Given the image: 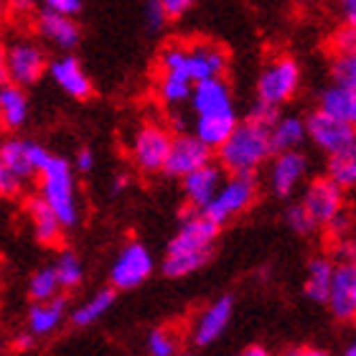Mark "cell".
Masks as SVG:
<instances>
[{
    "label": "cell",
    "instance_id": "1",
    "mask_svg": "<svg viewBox=\"0 0 356 356\" xmlns=\"http://www.w3.org/2000/svg\"><path fill=\"white\" fill-rule=\"evenodd\" d=\"M188 104L193 112L191 133L211 150L219 148L239 122L234 95L224 76L193 84Z\"/></svg>",
    "mask_w": 356,
    "mask_h": 356
},
{
    "label": "cell",
    "instance_id": "2",
    "mask_svg": "<svg viewBox=\"0 0 356 356\" xmlns=\"http://www.w3.org/2000/svg\"><path fill=\"white\" fill-rule=\"evenodd\" d=\"M216 237H219V227L209 216L191 209L181 219L176 234L165 247V257L163 265H161L165 277L178 280V277H186V275H193L196 270H201L211 260Z\"/></svg>",
    "mask_w": 356,
    "mask_h": 356
},
{
    "label": "cell",
    "instance_id": "3",
    "mask_svg": "<svg viewBox=\"0 0 356 356\" xmlns=\"http://www.w3.org/2000/svg\"><path fill=\"white\" fill-rule=\"evenodd\" d=\"M219 165L229 176H254L273 158L270 130L262 122L242 120L232 135L219 145Z\"/></svg>",
    "mask_w": 356,
    "mask_h": 356
},
{
    "label": "cell",
    "instance_id": "4",
    "mask_svg": "<svg viewBox=\"0 0 356 356\" xmlns=\"http://www.w3.org/2000/svg\"><path fill=\"white\" fill-rule=\"evenodd\" d=\"M38 196L51 207V211L59 216L64 229L74 227L79 222V199H76V181L74 168L67 158L49 156L46 163L38 168Z\"/></svg>",
    "mask_w": 356,
    "mask_h": 356
},
{
    "label": "cell",
    "instance_id": "5",
    "mask_svg": "<svg viewBox=\"0 0 356 356\" xmlns=\"http://www.w3.org/2000/svg\"><path fill=\"white\" fill-rule=\"evenodd\" d=\"M51 156L41 143L23 140V138H8L0 143V191L18 193L31 176H36L38 168Z\"/></svg>",
    "mask_w": 356,
    "mask_h": 356
},
{
    "label": "cell",
    "instance_id": "6",
    "mask_svg": "<svg viewBox=\"0 0 356 356\" xmlns=\"http://www.w3.org/2000/svg\"><path fill=\"white\" fill-rule=\"evenodd\" d=\"M303 82V72L293 56H275L267 61L265 69L257 76V102L270 104L275 110H280L282 104H288L298 95Z\"/></svg>",
    "mask_w": 356,
    "mask_h": 356
},
{
    "label": "cell",
    "instance_id": "7",
    "mask_svg": "<svg viewBox=\"0 0 356 356\" xmlns=\"http://www.w3.org/2000/svg\"><path fill=\"white\" fill-rule=\"evenodd\" d=\"M257 201V178L254 176H229L224 178L214 199L201 209V214L209 216L216 227L237 219Z\"/></svg>",
    "mask_w": 356,
    "mask_h": 356
},
{
    "label": "cell",
    "instance_id": "8",
    "mask_svg": "<svg viewBox=\"0 0 356 356\" xmlns=\"http://www.w3.org/2000/svg\"><path fill=\"white\" fill-rule=\"evenodd\" d=\"M46 51L33 38H13L6 44V79L18 87H31L46 74Z\"/></svg>",
    "mask_w": 356,
    "mask_h": 356
},
{
    "label": "cell",
    "instance_id": "9",
    "mask_svg": "<svg viewBox=\"0 0 356 356\" xmlns=\"http://www.w3.org/2000/svg\"><path fill=\"white\" fill-rule=\"evenodd\" d=\"M173 133L165 125L145 122L135 130L130 140V158L140 173H161L171 150Z\"/></svg>",
    "mask_w": 356,
    "mask_h": 356
},
{
    "label": "cell",
    "instance_id": "10",
    "mask_svg": "<svg viewBox=\"0 0 356 356\" xmlns=\"http://www.w3.org/2000/svg\"><path fill=\"white\" fill-rule=\"evenodd\" d=\"M153 270H156V260L148 247L140 242H127L110 267V288L133 290L148 280Z\"/></svg>",
    "mask_w": 356,
    "mask_h": 356
},
{
    "label": "cell",
    "instance_id": "11",
    "mask_svg": "<svg viewBox=\"0 0 356 356\" xmlns=\"http://www.w3.org/2000/svg\"><path fill=\"white\" fill-rule=\"evenodd\" d=\"M227 67H229V54L224 51V46H219L216 41L199 38V41L186 44V74L193 84L224 76Z\"/></svg>",
    "mask_w": 356,
    "mask_h": 356
},
{
    "label": "cell",
    "instance_id": "12",
    "mask_svg": "<svg viewBox=\"0 0 356 356\" xmlns=\"http://www.w3.org/2000/svg\"><path fill=\"white\" fill-rule=\"evenodd\" d=\"M33 31H36L41 44H49L59 54H72L76 46L82 44V26L72 15L38 10L36 18H33Z\"/></svg>",
    "mask_w": 356,
    "mask_h": 356
},
{
    "label": "cell",
    "instance_id": "13",
    "mask_svg": "<svg viewBox=\"0 0 356 356\" xmlns=\"http://www.w3.org/2000/svg\"><path fill=\"white\" fill-rule=\"evenodd\" d=\"M300 204H303V209L311 214L316 227H326L341 209H346L343 207V188L336 186L328 176L313 178L311 184L305 186L303 201H300Z\"/></svg>",
    "mask_w": 356,
    "mask_h": 356
},
{
    "label": "cell",
    "instance_id": "14",
    "mask_svg": "<svg viewBox=\"0 0 356 356\" xmlns=\"http://www.w3.org/2000/svg\"><path fill=\"white\" fill-rule=\"evenodd\" d=\"M305 133H308V140H311L323 156H331L336 150H341L346 143L354 140L356 127L331 118L326 112L313 110L311 115L305 118Z\"/></svg>",
    "mask_w": 356,
    "mask_h": 356
},
{
    "label": "cell",
    "instance_id": "15",
    "mask_svg": "<svg viewBox=\"0 0 356 356\" xmlns=\"http://www.w3.org/2000/svg\"><path fill=\"white\" fill-rule=\"evenodd\" d=\"M308 176V158L303 150H285V153H273L270 158V188L275 196L290 199L298 191V186L303 184Z\"/></svg>",
    "mask_w": 356,
    "mask_h": 356
},
{
    "label": "cell",
    "instance_id": "16",
    "mask_svg": "<svg viewBox=\"0 0 356 356\" xmlns=\"http://www.w3.org/2000/svg\"><path fill=\"white\" fill-rule=\"evenodd\" d=\"M209 161H211V148H207L193 133H178L171 140L163 173H168L171 178H184L201 165H207Z\"/></svg>",
    "mask_w": 356,
    "mask_h": 356
},
{
    "label": "cell",
    "instance_id": "17",
    "mask_svg": "<svg viewBox=\"0 0 356 356\" xmlns=\"http://www.w3.org/2000/svg\"><path fill=\"white\" fill-rule=\"evenodd\" d=\"M46 72H49V79H51L56 87L64 92L72 99H89L95 87H92V79L84 72L82 61L76 59L74 54H59L54 56L49 64H46Z\"/></svg>",
    "mask_w": 356,
    "mask_h": 356
},
{
    "label": "cell",
    "instance_id": "18",
    "mask_svg": "<svg viewBox=\"0 0 356 356\" xmlns=\"http://www.w3.org/2000/svg\"><path fill=\"white\" fill-rule=\"evenodd\" d=\"M326 305L341 323H356V270L349 262H339L328 288Z\"/></svg>",
    "mask_w": 356,
    "mask_h": 356
},
{
    "label": "cell",
    "instance_id": "19",
    "mask_svg": "<svg viewBox=\"0 0 356 356\" xmlns=\"http://www.w3.org/2000/svg\"><path fill=\"white\" fill-rule=\"evenodd\" d=\"M232 316H234V300H232V296L216 298L214 303H209L207 308L196 316V321H193V331H191L193 343H196V346L214 343L216 339L229 328Z\"/></svg>",
    "mask_w": 356,
    "mask_h": 356
},
{
    "label": "cell",
    "instance_id": "20",
    "mask_svg": "<svg viewBox=\"0 0 356 356\" xmlns=\"http://www.w3.org/2000/svg\"><path fill=\"white\" fill-rule=\"evenodd\" d=\"M224 181L222 165H216L209 161L207 165H201L196 171H191L188 176L181 178V186H184V196L188 201V207L201 211L209 201L214 199V193L219 191V186Z\"/></svg>",
    "mask_w": 356,
    "mask_h": 356
},
{
    "label": "cell",
    "instance_id": "21",
    "mask_svg": "<svg viewBox=\"0 0 356 356\" xmlns=\"http://www.w3.org/2000/svg\"><path fill=\"white\" fill-rule=\"evenodd\" d=\"M67 321V300L61 296L51 298V300H41L29 308L26 316V328L33 339H46V336L56 334Z\"/></svg>",
    "mask_w": 356,
    "mask_h": 356
},
{
    "label": "cell",
    "instance_id": "22",
    "mask_svg": "<svg viewBox=\"0 0 356 356\" xmlns=\"http://www.w3.org/2000/svg\"><path fill=\"white\" fill-rule=\"evenodd\" d=\"M26 211H29L31 227H33V234H36L38 242L46 247L59 245L61 234H64V224L51 211V207L41 196H33V199L26 201Z\"/></svg>",
    "mask_w": 356,
    "mask_h": 356
},
{
    "label": "cell",
    "instance_id": "23",
    "mask_svg": "<svg viewBox=\"0 0 356 356\" xmlns=\"http://www.w3.org/2000/svg\"><path fill=\"white\" fill-rule=\"evenodd\" d=\"M270 130V145L273 153H285V150H300L308 140L305 133V118L300 115H277L273 120Z\"/></svg>",
    "mask_w": 356,
    "mask_h": 356
},
{
    "label": "cell",
    "instance_id": "24",
    "mask_svg": "<svg viewBox=\"0 0 356 356\" xmlns=\"http://www.w3.org/2000/svg\"><path fill=\"white\" fill-rule=\"evenodd\" d=\"M31 115V102L26 95V87H18L13 82L0 84V118H3V127L8 130H21L29 122Z\"/></svg>",
    "mask_w": 356,
    "mask_h": 356
},
{
    "label": "cell",
    "instance_id": "25",
    "mask_svg": "<svg viewBox=\"0 0 356 356\" xmlns=\"http://www.w3.org/2000/svg\"><path fill=\"white\" fill-rule=\"evenodd\" d=\"M316 110L326 112L331 118L341 120L346 125L356 127V92L354 89H346L341 84H328V87L321 89L318 95V107Z\"/></svg>",
    "mask_w": 356,
    "mask_h": 356
},
{
    "label": "cell",
    "instance_id": "26",
    "mask_svg": "<svg viewBox=\"0 0 356 356\" xmlns=\"http://www.w3.org/2000/svg\"><path fill=\"white\" fill-rule=\"evenodd\" d=\"M193 82L184 72H158V82H156V92L158 99L165 104V107H184L188 104V97H191Z\"/></svg>",
    "mask_w": 356,
    "mask_h": 356
},
{
    "label": "cell",
    "instance_id": "27",
    "mask_svg": "<svg viewBox=\"0 0 356 356\" xmlns=\"http://www.w3.org/2000/svg\"><path fill=\"white\" fill-rule=\"evenodd\" d=\"M326 176L334 181L336 186L346 188H356V138L346 143L341 150L331 153L326 161Z\"/></svg>",
    "mask_w": 356,
    "mask_h": 356
},
{
    "label": "cell",
    "instance_id": "28",
    "mask_svg": "<svg viewBox=\"0 0 356 356\" xmlns=\"http://www.w3.org/2000/svg\"><path fill=\"white\" fill-rule=\"evenodd\" d=\"M334 270H336V265L328 260V257H313V260L308 262L303 293L311 298L313 303H326L328 288H331V280H334Z\"/></svg>",
    "mask_w": 356,
    "mask_h": 356
},
{
    "label": "cell",
    "instance_id": "29",
    "mask_svg": "<svg viewBox=\"0 0 356 356\" xmlns=\"http://www.w3.org/2000/svg\"><path fill=\"white\" fill-rule=\"evenodd\" d=\"M112 303H115V290H112V288L97 290L95 296H89L82 305H76L74 313H72V323H74V326H79V328L92 326V323H97L104 313L110 311Z\"/></svg>",
    "mask_w": 356,
    "mask_h": 356
},
{
    "label": "cell",
    "instance_id": "30",
    "mask_svg": "<svg viewBox=\"0 0 356 356\" xmlns=\"http://www.w3.org/2000/svg\"><path fill=\"white\" fill-rule=\"evenodd\" d=\"M51 267H54V273H56V280H59L61 290H74L82 285L84 265L72 250H61L59 257H56V262H54Z\"/></svg>",
    "mask_w": 356,
    "mask_h": 356
},
{
    "label": "cell",
    "instance_id": "31",
    "mask_svg": "<svg viewBox=\"0 0 356 356\" xmlns=\"http://www.w3.org/2000/svg\"><path fill=\"white\" fill-rule=\"evenodd\" d=\"M61 293V285L56 280V273H54L51 265L41 267L36 273L31 275L29 280V296L33 303H41V300H51Z\"/></svg>",
    "mask_w": 356,
    "mask_h": 356
},
{
    "label": "cell",
    "instance_id": "32",
    "mask_svg": "<svg viewBox=\"0 0 356 356\" xmlns=\"http://www.w3.org/2000/svg\"><path fill=\"white\" fill-rule=\"evenodd\" d=\"M331 82L356 92V51L334 54V59H331Z\"/></svg>",
    "mask_w": 356,
    "mask_h": 356
},
{
    "label": "cell",
    "instance_id": "33",
    "mask_svg": "<svg viewBox=\"0 0 356 356\" xmlns=\"http://www.w3.org/2000/svg\"><path fill=\"white\" fill-rule=\"evenodd\" d=\"M148 354L150 356H176L178 354V336L171 328H153L148 334Z\"/></svg>",
    "mask_w": 356,
    "mask_h": 356
},
{
    "label": "cell",
    "instance_id": "34",
    "mask_svg": "<svg viewBox=\"0 0 356 356\" xmlns=\"http://www.w3.org/2000/svg\"><path fill=\"white\" fill-rule=\"evenodd\" d=\"M285 224H288L296 234H311L313 229H318V227L313 224L311 214L303 209L300 201H298V204H290V207L285 209Z\"/></svg>",
    "mask_w": 356,
    "mask_h": 356
},
{
    "label": "cell",
    "instance_id": "35",
    "mask_svg": "<svg viewBox=\"0 0 356 356\" xmlns=\"http://www.w3.org/2000/svg\"><path fill=\"white\" fill-rule=\"evenodd\" d=\"M168 15H165L163 6L158 3V0H145V8H143V23H145V29L148 33H161V31L168 26Z\"/></svg>",
    "mask_w": 356,
    "mask_h": 356
},
{
    "label": "cell",
    "instance_id": "36",
    "mask_svg": "<svg viewBox=\"0 0 356 356\" xmlns=\"http://www.w3.org/2000/svg\"><path fill=\"white\" fill-rule=\"evenodd\" d=\"M38 10H49V13H59V15H76L84 10V0H36Z\"/></svg>",
    "mask_w": 356,
    "mask_h": 356
},
{
    "label": "cell",
    "instance_id": "37",
    "mask_svg": "<svg viewBox=\"0 0 356 356\" xmlns=\"http://www.w3.org/2000/svg\"><path fill=\"white\" fill-rule=\"evenodd\" d=\"M331 49L334 54H346V51H356V29H349V26H341L331 36Z\"/></svg>",
    "mask_w": 356,
    "mask_h": 356
},
{
    "label": "cell",
    "instance_id": "38",
    "mask_svg": "<svg viewBox=\"0 0 356 356\" xmlns=\"http://www.w3.org/2000/svg\"><path fill=\"white\" fill-rule=\"evenodd\" d=\"M326 229L331 232L336 239L346 237V234H349V229H351V214L346 211V209H341V211H339V214H336L334 219L326 224Z\"/></svg>",
    "mask_w": 356,
    "mask_h": 356
},
{
    "label": "cell",
    "instance_id": "39",
    "mask_svg": "<svg viewBox=\"0 0 356 356\" xmlns=\"http://www.w3.org/2000/svg\"><path fill=\"white\" fill-rule=\"evenodd\" d=\"M161 6H163L165 15L168 18H181V15H186L188 10H191L193 6H196V0H158Z\"/></svg>",
    "mask_w": 356,
    "mask_h": 356
},
{
    "label": "cell",
    "instance_id": "40",
    "mask_svg": "<svg viewBox=\"0 0 356 356\" xmlns=\"http://www.w3.org/2000/svg\"><path fill=\"white\" fill-rule=\"evenodd\" d=\"M339 18H341V26H349L356 29V0H339Z\"/></svg>",
    "mask_w": 356,
    "mask_h": 356
},
{
    "label": "cell",
    "instance_id": "41",
    "mask_svg": "<svg viewBox=\"0 0 356 356\" xmlns=\"http://www.w3.org/2000/svg\"><path fill=\"white\" fill-rule=\"evenodd\" d=\"M3 6H6V13L31 15L36 10V0H3Z\"/></svg>",
    "mask_w": 356,
    "mask_h": 356
},
{
    "label": "cell",
    "instance_id": "42",
    "mask_svg": "<svg viewBox=\"0 0 356 356\" xmlns=\"http://www.w3.org/2000/svg\"><path fill=\"white\" fill-rule=\"evenodd\" d=\"M72 168H76L79 173H89V171H92V168H95V153H92V148H82V150H79Z\"/></svg>",
    "mask_w": 356,
    "mask_h": 356
},
{
    "label": "cell",
    "instance_id": "43",
    "mask_svg": "<svg viewBox=\"0 0 356 356\" xmlns=\"http://www.w3.org/2000/svg\"><path fill=\"white\" fill-rule=\"evenodd\" d=\"M285 356H331V354L323 349H316V346H296V349H290Z\"/></svg>",
    "mask_w": 356,
    "mask_h": 356
},
{
    "label": "cell",
    "instance_id": "44",
    "mask_svg": "<svg viewBox=\"0 0 356 356\" xmlns=\"http://www.w3.org/2000/svg\"><path fill=\"white\" fill-rule=\"evenodd\" d=\"M237 356H273V354H270L265 346H260V343H252V346H247V349L239 351Z\"/></svg>",
    "mask_w": 356,
    "mask_h": 356
},
{
    "label": "cell",
    "instance_id": "45",
    "mask_svg": "<svg viewBox=\"0 0 356 356\" xmlns=\"http://www.w3.org/2000/svg\"><path fill=\"white\" fill-rule=\"evenodd\" d=\"M127 186H130V178H127L125 173H118L115 181H112V193H122Z\"/></svg>",
    "mask_w": 356,
    "mask_h": 356
},
{
    "label": "cell",
    "instance_id": "46",
    "mask_svg": "<svg viewBox=\"0 0 356 356\" xmlns=\"http://www.w3.org/2000/svg\"><path fill=\"white\" fill-rule=\"evenodd\" d=\"M33 341H36V339H33L31 334H21L18 339H15V346H18V349H31Z\"/></svg>",
    "mask_w": 356,
    "mask_h": 356
},
{
    "label": "cell",
    "instance_id": "47",
    "mask_svg": "<svg viewBox=\"0 0 356 356\" xmlns=\"http://www.w3.org/2000/svg\"><path fill=\"white\" fill-rule=\"evenodd\" d=\"M8 82L6 79V44H0V84Z\"/></svg>",
    "mask_w": 356,
    "mask_h": 356
},
{
    "label": "cell",
    "instance_id": "48",
    "mask_svg": "<svg viewBox=\"0 0 356 356\" xmlns=\"http://www.w3.org/2000/svg\"><path fill=\"white\" fill-rule=\"evenodd\" d=\"M341 356H356V339H351L349 346L343 349V354H341Z\"/></svg>",
    "mask_w": 356,
    "mask_h": 356
},
{
    "label": "cell",
    "instance_id": "49",
    "mask_svg": "<svg viewBox=\"0 0 356 356\" xmlns=\"http://www.w3.org/2000/svg\"><path fill=\"white\" fill-rule=\"evenodd\" d=\"M3 23H6V6H3V0H0V29H3Z\"/></svg>",
    "mask_w": 356,
    "mask_h": 356
},
{
    "label": "cell",
    "instance_id": "50",
    "mask_svg": "<svg viewBox=\"0 0 356 356\" xmlns=\"http://www.w3.org/2000/svg\"><path fill=\"white\" fill-rule=\"evenodd\" d=\"M349 265H351V267H354V270H356V252H354V257H351V260H349Z\"/></svg>",
    "mask_w": 356,
    "mask_h": 356
},
{
    "label": "cell",
    "instance_id": "51",
    "mask_svg": "<svg viewBox=\"0 0 356 356\" xmlns=\"http://www.w3.org/2000/svg\"><path fill=\"white\" fill-rule=\"evenodd\" d=\"M298 3H303V6H311V3H316V0H298Z\"/></svg>",
    "mask_w": 356,
    "mask_h": 356
},
{
    "label": "cell",
    "instance_id": "52",
    "mask_svg": "<svg viewBox=\"0 0 356 356\" xmlns=\"http://www.w3.org/2000/svg\"><path fill=\"white\" fill-rule=\"evenodd\" d=\"M3 351H6V346H3V339H0V356H3Z\"/></svg>",
    "mask_w": 356,
    "mask_h": 356
},
{
    "label": "cell",
    "instance_id": "53",
    "mask_svg": "<svg viewBox=\"0 0 356 356\" xmlns=\"http://www.w3.org/2000/svg\"><path fill=\"white\" fill-rule=\"evenodd\" d=\"M0 130H3V118H0Z\"/></svg>",
    "mask_w": 356,
    "mask_h": 356
},
{
    "label": "cell",
    "instance_id": "54",
    "mask_svg": "<svg viewBox=\"0 0 356 356\" xmlns=\"http://www.w3.org/2000/svg\"><path fill=\"white\" fill-rule=\"evenodd\" d=\"M176 356H186V354H176Z\"/></svg>",
    "mask_w": 356,
    "mask_h": 356
},
{
    "label": "cell",
    "instance_id": "55",
    "mask_svg": "<svg viewBox=\"0 0 356 356\" xmlns=\"http://www.w3.org/2000/svg\"><path fill=\"white\" fill-rule=\"evenodd\" d=\"M0 196H3V191H0Z\"/></svg>",
    "mask_w": 356,
    "mask_h": 356
}]
</instances>
